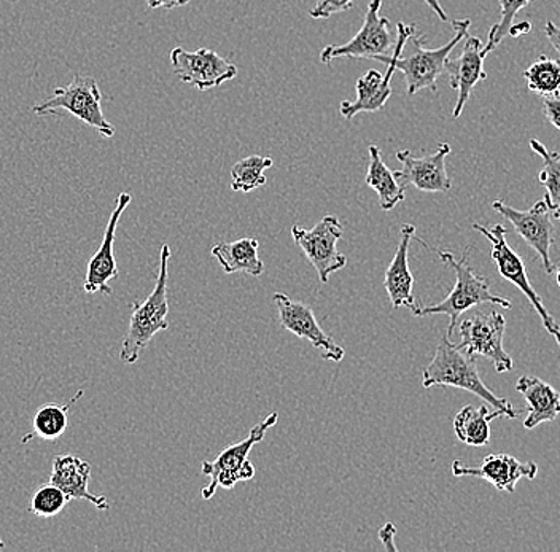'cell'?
<instances>
[{"mask_svg":"<svg viewBox=\"0 0 560 552\" xmlns=\"http://www.w3.org/2000/svg\"><path fill=\"white\" fill-rule=\"evenodd\" d=\"M257 239L244 237V239L234 240V243H220L212 247L213 257L222 265L226 274L234 272H245V274L258 278L265 272V265L258 255Z\"/></svg>","mask_w":560,"mask_h":552,"instance_id":"cell-22","label":"cell"},{"mask_svg":"<svg viewBox=\"0 0 560 552\" xmlns=\"http://www.w3.org/2000/svg\"><path fill=\"white\" fill-rule=\"evenodd\" d=\"M171 247L161 246L160 269L156 284L149 298L142 303H132L128 331L122 339L120 360L125 365H135L140 352L147 349L156 333L170 328V300H167V278H170Z\"/></svg>","mask_w":560,"mask_h":552,"instance_id":"cell-4","label":"cell"},{"mask_svg":"<svg viewBox=\"0 0 560 552\" xmlns=\"http://www.w3.org/2000/svg\"><path fill=\"white\" fill-rule=\"evenodd\" d=\"M470 251L471 247H468L462 258H455V255L451 251L436 250L443 263L454 269L455 285L453 292L443 302L432 304V306L419 307L418 313L415 314L416 317L432 316V314L450 316L447 338L453 337L462 314L467 313L471 307L486 303L497 304V306L505 307V309L513 307V304L508 302L506 298L492 293L488 279L476 274L475 269L470 267V261H468Z\"/></svg>","mask_w":560,"mask_h":552,"instance_id":"cell-3","label":"cell"},{"mask_svg":"<svg viewBox=\"0 0 560 552\" xmlns=\"http://www.w3.org/2000/svg\"><path fill=\"white\" fill-rule=\"evenodd\" d=\"M556 272V282H558V285L560 286V268L555 269Z\"/></svg>","mask_w":560,"mask_h":552,"instance_id":"cell-37","label":"cell"},{"mask_svg":"<svg viewBox=\"0 0 560 552\" xmlns=\"http://www.w3.org/2000/svg\"><path fill=\"white\" fill-rule=\"evenodd\" d=\"M530 149L542 158V169L540 177H538L546 190L542 201L548 204L551 212L556 211L560 208V155L556 152H549L537 139H530Z\"/></svg>","mask_w":560,"mask_h":552,"instance_id":"cell-28","label":"cell"},{"mask_svg":"<svg viewBox=\"0 0 560 552\" xmlns=\"http://www.w3.org/2000/svg\"><path fill=\"white\" fill-rule=\"evenodd\" d=\"M272 160L266 156L252 155L237 161L231 169V188L240 193H252L257 188L265 187V171L272 167Z\"/></svg>","mask_w":560,"mask_h":552,"instance_id":"cell-27","label":"cell"},{"mask_svg":"<svg viewBox=\"0 0 560 552\" xmlns=\"http://www.w3.org/2000/svg\"><path fill=\"white\" fill-rule=\"evenodd\" d=\"M275 303L279 310V320L282 328L295 334L296 338L306 339L314 349L324 354L328 362L339 363L345 359L346 351L318 325L313 307L301 302H293L285 293H276Z\"/></svg>","mask_w":560,"mask_h":552,"instance_id":"cell-14","label":"cell"},{"mask_svg":"<svg viewBox=\"0 0 560 552\" xmlns=\"http://www.w3.org/2000/svg\"><path fill=\"white\" fill-rule=\"evenodd\" d=\"M516 390L527 403L525 430H534L545 422H555L560 415V394L540 377L524 375L517 379Z\"/></svg>","mask_w":560,"mask_h":552,"instance_id":"cell-20","label":"cell"},{"mask_svg":"<svg viewBox=\"0 0 560 552\" xmlns=\"http://www.w3.org/2000/svg\"><path fill=\"white\" fill-rule=\"evenodd\" d=\"M423 2L427 3V5L430 7V9L433 10V13L440 19L441 21H450V16L446 15V12H444L443 7H441L440 0H423Z\"/></svg>","mask_w":560,"mask_h":552,"instance_id":"cell-36","label":"cell"},{"mask_svg":"<svg viewBox=\"0 0 560 552\" xmlns=\"http://www.w3.org/2000/svg\"><path fill=\"white\" fill-rule=\"evenodd\" d=\"M85 390H79L66 404L48 403L35 411L33 421V433L21 439L23 445L30 443L34 436L45 439V442H55L65 435L69 427V411L80 398L83 397Z\"/></svg>","mask_w":560,"mask_h":552,"instance_id":"cell-25","label":"cell"},{"mask_svg":"<svg viewBox=\"0 0 560 552\" xmlns=\"http://www.w3.org/2000/svg\"><path fill=\"white\" fill-rule=\"evenodd\" d=\"M383 0H371L357 36L342 45H327L320 51V62L330 64L338 58L373 59L374 56L392 55L397 34L392 31L390 20L381 16Z\"/></svg>","mask_w":560,"mask_h":552,"instance_id":"cell-9","label":"cell"},{"mask_svg":"<svg viewBox=\"0 0 560 552\" xmlns=\"http://www.w3.org/2000/svg\"><path fill=\"white\" fill-rule=\"evenodd\" d=\"M69 502L68 495L58 485L48 482V484H42L34 492L30 509L33 515L38 517H55L68 506Z\"/></svg>","mask_w":560,"mask_h":552,"instance_id":"cell-30","label":"cell"},{"mask_svg":"<svg viewBox=\"0 0 560 552\" xmlns=\"http://www.w3.org/2000/svg\"><path fill=\"white\" fill-rule=\"evenodd\" d=\"M422 386L423 389L447 386L467 390L485 400L486 403L492 404L495 410L502 411L508 419H516L520 414L506 398L497 397L482 383L478 368H476L475 356L462 352L447 337L441 338L432 363L423 372Z\"/></svg>","mask_w":560,"mask_h":552,"instance_id":"cell-2","label":"cell"},{"mask_svg":"<svg viewBox=\"0 0 560 552\" xmlns=\"http://www.w3.org/2000/svg\"><path fill=\"white\" fill-rule=\"evenodd\" d=\"M171 64L182 83L196 86L199 91L217 89L237 77L236 66L208 48L198 51L174 48Z\"/></svg>","mask_w":560,"mask_h":552,"instance_id":"cell-12","label":"cell"},{"mask_svg":"<svg viewBox=\"0 0 560 552\" xmlns=\"http://www.w3.org/2000/svg\"><path fill=\"white\" fill-rule=\"evenodd\" d=\"M278 412H271L265 421L250 430L243 442L223 449L212 462H202V474L210 478L209 485L202 489V498H212L219 488L230 491L237 482L254 480L255 467L248 460V454L252 447L265 439L266 432L278 424Z\"/></svg>","mask_w":560,"mask_h":552,"instance_id":"cell-5","label":"cell"},{"mask_svg":"<svg viewBox=\"0 0 560 552\" xmlns=\"http://www.w3.org/2000/svg\"><path fill=\"white\" fill-rule=\"evenodd\" d=\"M492 209L505 216L525 243L537 251L546 274H552L556 267L552 265L551 249L555 246L556 230L555 223H552V212L548 204L545 201H538L528 211H520V209L511 208L506 202L493 201Z\"/></svg>","mask_w":560,"mask_h":552,"instance_id":"cell-11","label":"cell"},{"mask_svg":"<svg viewBox=\"0 0 560 552\" xmlns=\"http://www.w3.org/2000/svg\"><path fill=\"white\" fill-rule=\"evenodd\" d=\"M470 20H455V36L436 50L425 48V36L419 33L415 24L398 23L397 42L394 51L388 56H374V61L392 64L395 71L405 77L406 94L430 90L438 93V79L446 72V62L457 44L464 40L470 30Z\"/></svg>","mask_w":560,"mask_h":552,"instance_id":"cell-1","label":"cell"},{"mask_svg":"<svg viewBox=\"0 0 560 552\" xmlns=\"http://www.w3.org/2000/svg\"><path fill=\"white\" fill-rule=\"evenodd\" d=\"M101 103H103V94L96 79L75 73L68 86L56 89L50 99L34 106L33 111L42 117V115L55 114L61 108L96 129L104 138H114L115 128L105 118Z\"/></svg>","mask_w":560,"mask_h":552,"instance_id":"cell-6","label":"cell"},{"mask_svg":"<svg viewBox=\"0 0 560 552\" xmlns=\"http://www.w3.org/2000/svg\"><path fill=\"white\" fill-rule=\"evenodd\" d=\"M395 537H397V529H395L394 524H385L383 529H381L380 538L381 543L385 550L388 551H397V544H395Z\"/></svg>","mask_w":560,"mask_h":552,"instance_id":"cell-33","label":"cell"},{"mask_svg":"<svg viewBox=\"0 0 560 552\" xmlns=\"http://www.w3.org/2000/svg\"><path fill=\"white\" fill-rule=\"evenodd\" d=\"M342 233L345 230L335 215H325L313 230L300 225L292 228L293 240L317 271L320 284H327L332 272H338L348 265L346 255L336 249Z\"/></svg>","mask_w":560,"mask_h":552,"instance_id":"cell-10","label":"cell"},{"mask_svg":"<svg viewBox=\"0 0 560 552\" xmlns=\"http://www.w3.org/2000/svg\"><path fill=\"white\" fill-rule=\"evenodd\" d=\"M131 201V195L120 193V197L117 199V204H115V209L112 211L110 219H108L107 226H105L103 243H101V247L97 249L96 254L88 261L83 289H85V292L90 293V295L104 293V295L110 296L112 293H114L108 282L114 281V279L120 275L114 255L115 234H117L118 223H120L122 212L128 209Z\"/></svg>","mask_w":560,"mask_h":552,"instance_id":"cell-16","label":"cell"},{"mask_svg":"<svg viewBox=\"0 0 560 552\" xmlns=\"http://www.w3.org/2000/svg\"><path fill=\"white\" fill-rule=\"evenodd\" d=\"M500 2V21L490 27L488 42L482 48V55L488 58L500 44L503 38L510 36L511 27H513V21L516 19L517 13L525 7L530 5L534 0H499Z\"/></svg>","mask_w":560,"mask_h":552,"instance_id":"cell-29","label":"cell"},{"mask_svg":"<svg viewBox=\"0 0 560 552\" xmlns=\"http://www.w3.org/2000/svg\"><path fill=\"white\" fill-rule=\"evenodd\" d=\"M472 230L481 233L489 240L490 246H492L490 254H492L493 261H495L497 269H499V274L524 293L525 298L530 302L538 316H540L542 327L556 339L560 348V327L558 320L549 314V310L542 304L541 296L535 292L534 285L528 281L524 258L516 254L513 247H510V244H508L505 226L495 225L492 228H486V226L479 225V223H472Z\"/></svg>","mask_w":560,"mask_h":552,"instance_id":"cell-7","label":"cell"},{"mask_svg":"<svg viewBox=\"0 0 560 552\" xmlns=\"http://www.w3.org/2000/svg\"><path fill=\"white\" fill-rule=\"evenodd\" d=\"M460 344L457 348L470 356H486L495 366L497 373H510L514 363L503 348L506 319L499 310L489 314L476 313L460 321Z\"/></svg>","mask_w":560,"mask_h":552,"instance_id":"cell-8","label":"cell"},{"mask_svg":"<svg viewBox=\"0 0 560 552\" xmlns=\"http://www.w3.org/2000/svg\"><path fill=\"white\" fill-rule=\"evenodd\" d=\"M545 36L548 38L549 44L552 45V48L558 51L560 61V27L556 26L552 21H548L545 27Z\"/></svg>","mask_w":560,"mask_h":552,"instance_id":"cell-34","label":"cell"},{"mask_svg":"<svg viewBox=\"0 0 560 552\" xmlns=\"http://www.w3.org/2000/svg\"><path fill=\"white\" fill-rule=\"evenodd\" d=\"M368 152H370V164H368L366 185L380 197L381 209L392 211L405 201L406 188L395 176L394 171L388 169L387 164L384 163L380 146L370 145Z\"/></svg>","mask_w":560,"mask_h":552,"instance_id":"cell-23","label":"cell"},{"mask_svg":"<svg viewBox=\"0 0 560 552\" xmlns=\"http://www.w3.org/2000/svg\"><path fill=\"white\" fill-rule=\"evenodd\" d=\"M453 474L455 478L475 477L479 480L490 482L497 491L516 492L517 482L523 480H535L538 474V465L535 462H520L516 457L510 454H492L486 457L476 467H468L460 460H454Z\"/></svg>","mask_w":560,"mask_h":552,"instance_id":"cell-15","label":"cell"},{"mask_svg":"<svg viewBox=\"0 0 560 552\" xmlns=\"http://www.w3.org/2000/svg\"><path fill=\"white\" fill-rule=\"evenodd\" d=\"M485 42L481 38L465 36L464 47L457 58H450L446 62V72L450 75L451 89L457 91V101L453 110V117L458 118L470 101L472 90L479 82L488 79L485 71V59L482 55Z\"/></svg>","mask_w":560,"mask_h":552,"instance_id":"cell-17","label":"cell"},{"mask_svg":"<svg viewBox=\"0 0 560 552\" xmlns=\"http://www.w3.org/2000/svg\"><path fill=\"white\" fill-rule=\"evenodd\" d=\"M147 5H149V9L156 10V9H166V10H173L177 9V7H184L187 5L190 0H145Z\"/></svg>","mask_w":560,"mask_h":552,"instance_id":"cell-35","label":"cell"},{"mask_svg":"<svg viewBox=\"0 0 560 552\" xmlns=\"http://www.w3.org/2000/svg\"><path fill=\"white\" fill-rule=\"evenodd\" d=\"M91 465L72 454L55 457L50 482L58 485L69 500H86L94 508L108 512L110 503L101 495H93L90 492Z\"/></svg>","mask_w":560,"mask_h":552,"instance_id":"cell-19","label":"cell"},{"mask_svg":"<svg viewBox=\"0 0 560 552\" xmlns=\"http://www.w3.org/2000/svg\"><path fill=\"white\" fill-rule=\"evenodd\" d=\"M527 89L541 97L560 96V61L541 55L530 68L525 69Z\"/></svg>","mask_w":560,"mask_h":552,"instance_id":"cell-26","label":"cell"},{"mask_svg":"<svg viewBox=\"0 0 560 552\" xmlns=\"http://www.w3.org/2000/svg\"><path fill=\"white\" fill-rule=\"evenodd\" d=\"M416 226L411 223H405L401 226L400 243L395 250L394 260L388 265L385 271L384 285L387 290L388 298H390L392 307H408L412 314L418 313L419 306L412 295V286H415V278H412L411 269H409V247L411 239L415 237Z\"/></svg>","mask_w":560,"mask_h":552,"instance_id":"cell-18","label":"cell"},{"mask_svg":"<svg viewBox=\"0 0 560 552\" xmlns=\"http://www.w3.org/2000/svg\"><path fill=\"white\" fill-rule=\"evenodd\" d=\"M552 216H555V219H558L560 222V208L556 209V211H552Z\"/></svg>","mask_w":560,"mask_h":552,"instance_id":"cell-38","label":"cell"},{"mask_svg":"<svg viewBox=\"0 0 560 552\" xmlns=\"http://www.w3.org/2000/svg\"><path fill=\"white\" fill-rule=\"evenodd\" d=\"M394 72V66L387 64L385 77L381 72L370 71L362 79L357 80V99L352 103L342 101L339 106L342 117L346 120H352L355 115L363 114V111L373 114V111L383 110L392 96L390 80Z\"/></svg>","mask_w":560,"mask_h":552,"instance_id":"cell-21","label":"cell"},{"mask_svg":"<svg viewBox=\"0 0 560 552\" xmlns=\"http://www.w3.org/2000/svg\"><path fill=\"white\" fill-rule=\"evenodd\" d=\"M542 114L560 131V96L542 97Z\"/></svg>","mask_w":560,"mask_h":552,"instance_id":"cell-32","label":"cell"},{"mask_svg":"<svg viewBox=\"0 0 560 552\" xmlns=\"http://www.w3.org/2000/svg\"><path fill=\"white\" fill-rule=\"evenodd\" d=\"M450 155V143H440L433 155L422 158H416L409 150H400L397 158L401 163V171H397L395 176L405 188L412 185L423 193H450L453 188L446 169V158Z\"/></svg>","mask_w":560,"mask_h":552,"instance_id":"cell-13","label":"cell"},{"mask_svg":"<svg viewBox=\"0 0 560 552\" xmlns=\"http://www.w3.org/2000/svg\"><path fill=\"white\" fill-rule=\"evenodd\" d=\"M359 0H318L310 10V16L313 20H328L336 13L348 12L353 9Z\"/></svg>","mask_w":560,"mask_h":552,"instance_id":"cell-31","label":"cell"},{"mask_svg":"<svg viewBox=\"0 0 560 552\" xmlns=\"http://www.w3.org/2000/svg\"><path fill=\"white\" fill-rule=\"evenodd\" d=\"M3 548H5V544H3V541L0 540V550H3Z\"/></svg>","mask_w":560,"mask_h":552,"instance_id":"cell-39","label":"cell"},{"mask_svg":"<svg viewBox=\"0 0 560 552\" xmlns=\"http://www.w3.org/2000/svg\"><path fill=\"white\" fill-rule=\"evenodd\" d=\"M502 411H490L488 407L475 408L471 404L462 408L454 419V432L465 445L472 447L488 446L490 442V422L502 418Z\"/></svg>","mask_w":560,"mask_h":552,"instance_id":"cell-24","label":"cell"}]
</instances>
